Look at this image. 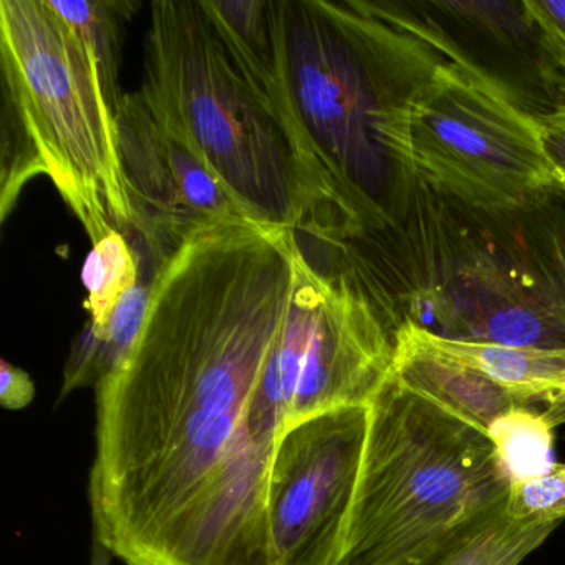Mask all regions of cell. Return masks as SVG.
I'll return each mask as SVG.
<instances>
[{
	"label": "cell",
	"mask_w": 565,
	"mask_h": 565,
	"mask_svg": "<svg viewBox=\"0 0 565 565\" xmlns=\"http://www.w3.org/2000/svg\"><path fill=\"white\" fill-rule=\"evenodd\" d=\"M544 413L551 418V422L554 423L555 426L561 425V423L565 422V403L545 408Z\"/></svg>",
	"instance_id": "obj_22"
},
{
	"label": "cell",
	"mask_w": 565,
	"mask_h": 565,
	"mask_svg": "<svg viewBox=\"0 0 565 565\" xmlns=\"http://www.w3.org/2000/svg\"><path fill=\"white\" fill-rule=\"evenodd\" d=\"M138 92L256 223L312 233L316 191L297 145L231 57L203 0L151 4Z\"/></svg>",
	"instance_id": "obj_4"
},
{
	"label": "cell",
	"mask_w": 565,
	"mask_h": 565,
	"mask_svg": "<svg viewBox=\"0 0 565 565\" xmlns=\"http://www.w3.org/2000/svg\"><path fill=\"white\" fill-rule=\"evenodd\" d=\"M111 558H114L111 552L108 551V548L105 547L97 537H94V544H92L90 565H110Z\"/></svg>",
	"instance_id": "obj_21"
},
{
	"label": "cell",
	"mask_w": 565,
	"mask_h": 565,
	"mask_svg": "<svg viewBox=\"0 0 565 565\" xmlns=\"http://www.w3.org/2000/svg\"><path fill=\"white\" fill-rule=\"evenodd\" d=\"M505 511L518 521H564L565 462H555L537 478L512 482Z\"/></svg>",
	"instance_id": "obj_17"
},
{
	"label": "cell",
	"mask_w": 565,
	"mask_h": 565,
	"mask_svg": "<svg viewBox=\"0 0 565 565\" xmlns=\"http://www.w3.org/2000/svg\"><path fill=\"white\" fill-rule=\"evenodd\" d=\"M0 64V223L22 190L45 177L92 244L114 230L134 231L118 110L84 39L49 0H2Z\"/></svg>",
	"instance_id": "obj_2"
},
{
	"label": "cell",
	"mask_w": 565,
	"mask_h": 565,
	"mask_svg": "<svg viewBox=\"0 0 565 565\" xmlns=\"http://www.w3.org/2000/svg\"><path fill=\"white\" fill-rule=\"evenodd\" d=\"M558 525L561 522L518 521L502 509L439 565H519Z\"/></svg>",
	"instance_id": "obj_16"
},
{
	"label": "cell",
	"mask_w": 565,
	"mask_h": 565,
	"mask_svg": "<svg viewBox=\"0 0 565 565\" xmlns=\"http://www.w3.org/2000/svg\"><path fill=\"white\" fill-rule=\"evenodd\" d=\"M297 249L286 227L221 221L154 270L134 350L95 388L94 537L125 565H276L254 402Z\"/></svg>",
	"instance_id": "obj_1"
},
{
	"label": "cell",
	"mask_w": 565,
	"mask_h": 565,
	"mask_svg": "<svg viewBox=\"0 0 565 565\" xmlns=\"http://www.w3.org/2000/svg\"><path fill=\"white\" fill-rule=\"evenodd\" d=\"M522 9L537 32L544 77L565 95V2H524Z\"/></svg>",
	"instance_id": "obj_18"
},
{
	"label": "cell",
	"mask_w": 565,
	"mask_h": 565,
	"mask_svg": "<svg viewBox=\"0 0 565 565\" xmlns=\"http://www.w3.org/2000/svg\"><path fill=\"white\" fill-rule=\"evenodd\" d=\"M393 160L489 213L522 210L558 186L537 118L446 47L403 95L388 128Z\"/></svg>",
	"instance_id": "obj_6"
},
{
	"label": "cell",
	"mask_w": 565,
	"mask_h": 565,
	"mask_svg": "<svg viewBox=\"0 0 565 565\" xmlns=\"http://www.w3.org/2000/svg\"><path fill=\"white\" fill-rule=\"evenodd\" d=\"M392 375L409 392L484 435L505 413L525 406L484 373L419 342L408 322L396 330Z\"/></svg>",
	"instance_id": "obj_10"
},
{
	"label": "cell",
	"mask_w": 565,
	"mask_h": 565,
	"mask_svg": "<svg viewBox=\"0 0 565 565\" xmlns=\"http://www.w3.org/2000/svg\"><path fill=\"white\" fill-rule=\"evenodd\" d=\"M554 429L544 409L518 406L499 418L488 431L499 465L511 482L527 481L555 465Z\"/></svg>",
	"instance_id": "obj_13"
},
{
	"label": "cell",
	"mask_w": 565,
	"mask_h": 565,
	"mask_svg": "<svg viewBox=\"0 0 565 565\" xmlns=\"http://www.w3.org/2000/svg\"><path fill=\"white\" fill-rule=\"evenodd\" d=\"M292 121L317 196L313 239L347 243L382 216L379 160H392L396 39L379 8L284 0Z\"/></svg>",
	"instance_id": "obj_5"
},
{
	"label": "cell",
	"mask_w": 565,
	"mask_h": 565,
	"mask_svg": "<svg viewBox=\"0 0 565 565\" xmlns=\"http://www.w3.org/2000/svg\"><path fill=\"white\" fill-rule=\"evenodd\" d=\"M369 433V405L343 406L287 429L267 481L276 565H339Z\"/></svg>",
	"instance_id": "obj_8"
},
{
	"label": "cell",
	"mask_w": 565,
	"mask_h": 565,
	"mask_svg": "<svg viewBox=\"0 0 565 565\" xmlns=\"http://www.w3.org/2000/svg\"><path fill=\"white\" fill-rule=\"evenodd\" d=\"M511 484L488 435L390 375L369 405L339 565H439L505 509Z\"/></svg>",
	"instance_id": "obj_3"
},
{
	"label": "cell",
	"mask_w": 565,
	"mask_h": 565,
	"mask_svg": "<svg viewBox=\"0 0 565 565\" xmlns=\"http://www.w3.org/2000/svg\"><path fill=\"white\" fill-rule=\"evenodd\" d=\"M35 398V385L28 372L2 360L0 363V405L8 409L28 408Z\"/></svg>",
	"instance_id": "obj_20"
},
{
	"label": "cell",
	"mask_w": 565,
	"mask_h": 565,
	"mask_svg": "<svg viewBox=\"0 0 565 565\" xmlns=\"http://www.w3.org/2000/svg\"><path fill=\"white\" fill-rule=\"evenodd\" d=\"M52 9L74 28L92 49L102 75L108 97L120 110L125 94L120 84V32L125 19L134 11L130 2H87V0H65L55 2L49 0Z\"/></svg>",
	"instance_id": "obj_15"
},
{
	"label": "cell",
	"mask_w": 565,
	"mask_h": 565,
	"mask_svg": "<svg viewBox=\"0 0 565 565\" xmlns=\"http://www.w3.org/2000/svg\"><path fill=\"white\" fill-rule=\"evenodd\" d=\"M141 257L121 231L114 230L92 246L82 270L87 309L94 327H104L143 274Z\"/></svg>",
	"instance_id": "obj_14"
},
{
	"label": "cell",
	"mask_w": 565,
	"mask_h": 565,
	"mask_svg": "<svg viewBox=\"0 0 565 565\" xmlns=\"http://www.w3.org/2000/svg\"><path fill=\"white\" fill-rule=\"evenodd\" d=\"M535 118L541 127L545 153L557 174L558 186L565 191V104Z\"/></svg>",
	"instance_id": "obj_19"
},
{
	"label": "cell",
	"mask_w": 565,
	"mask_h": 565,
	"mask_svg": "<svg viewBox=\"0 0 565 565\" xmlns=\"http://www.w3.org/2000/svg\"><path fill=\"white\" fill-rule=\"evenodd\" d=\"M151 282L153 277L147 280L143 270L137 286L121 299L114 316L104 327L87 323L82 330L65 363L58 403L75 390L97 388L127 362L143 327Z\"/></svg>",
	"instance_id": "obj_12"
},
{
	"label": "cell",
	"mask_w": 565,
	"mask_h": 565,
	"mask_svg": "<svg viewBox=\"0 0 565 565\" xmlns=\"http://www.w3.org/2000/svg\"><path fill=\"white\" fill-rule=\"evenodd\" d=\"M419 342L441 355L484 373L522 405L565 403V349H531L436 335L408 322Z\"/></svg>",
	"instance_id": "obj_11"
},
{
	"label": "cell",
	"mask_w": 565,
	"mask_h": 565,
	"mask_svg": "<svg viewBox=\"0 0 565 565\" xmlns=\"http://www.w3.org/2000/svg\"><path fill=\"white\" fill-rule=\"evenodd\" d=\"M121 167L134 207V233L163 266L201 227L250 221L246 207L154 117L140 92L125 94L117 115ZM260 224V223H259Z\"/></svg>",
	"instance_id": "obj_9"
},
{
	"label": "cell",
	"mask_w": 565,
	"mask_h": 565,
	"mask_svg": "<svg viewBox=\"0 0 565 565\" xmlns=\"http://www.w3.org/2000/svg\"><path fill=\"white\" fill-rule=\"evenodd\" d=\"M396 332L386 329L350 270L294 263L289 313L254 402L260 441L276 452L287 429L343 406L370 405L390 379Z\"/></svg>",
	"instance_id": "obj_7"
}]
</instances>
